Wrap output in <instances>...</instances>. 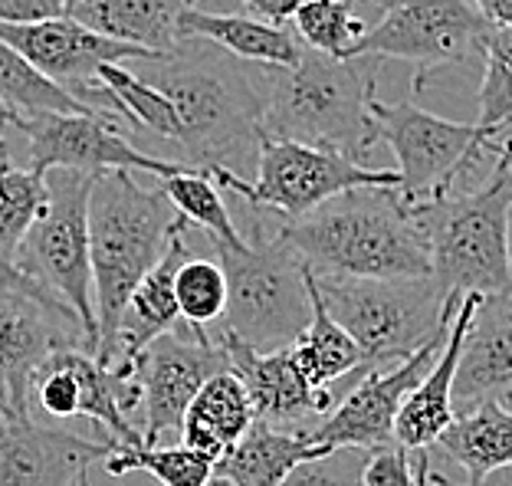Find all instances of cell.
I'll list each match as a JSON object with an SVG mask.
<instances>
[{
    "label": "cell",
    "mask_w": 512,
    "mask_h": 486,
    "mask_svg": "<svg viewBox=\"0 0 512 486\" xmlns=\"http://www.w3.org/2000/svg\"><path fill=\"white\" fill-rule=\"evenodd\" d=\"M414 470H417V486H430V450H417L414 454Z\"/></svg>",
    "instance_id": "7bdbcfd3"
},
{
    "label": "cell",
    "mask_w": 512,
    "mask_h": 486,
    "mask_svg": "<svg viewBox=\"0 0 512 486\" xmlns=\"http://www.w3.org/2000/svg\"><path fill=\"white\" fill-rule=\"evenodd\" d=\"M220 372H230L227 352L211 329L181 326L155 342L135 358V381L142 388V441L158 447L161 437L181 431L184 414L201 388Z\"/></svg>",
    "instance_id": "4fadbf2b"
},
{
    "label": "cell",
    "mask_w": 512,
    "mask_h": 486,
    "mask_svg": "<svg viewBox=\"0 0 512 486\" xmlns=\"http://www.w3.org/2000/svg\"><path fill=\"white\" fill-rule=\"evenodd\" d=\"M17 122H20V115L10 109V106H4V102H0V168L10 165V145H7V138H4V125L17 129Z\"/></svg>",
    "instance_id": "b9f144b4"
},
{
    "label": "cell",
    "mask_w": 512,
    "mask_h": 486,
    "mask_svg": "<svg viewBox=\"0 0 512 486\" xmlns=\"http://www.w3.org/2000/svg\"><path fill=\"white\" fill-rule=\"evenodd\" d=\"M309 299H312V316L309 326L302 329L299 339L289 345L293 362L302 372V378L309 381V388L316 391H335L348 375H368L365 372V358L358 352V345L352 342L339 322L332 319V312L325 309L316 276L309 280Z\"/></svg>",
    "instance_id": "4316f807"
},
{
    "label": "cell",
    "mask_w": 512,
    "mask_h": 486,
    "mask_svg": "<svg viewBox=\"0 0 512 486\" xmlns=\"http://www.w3.org/2000/svg\"><path fill=\"white\" fill-rule=\"evenodd\" d=\"M253 79L263 99V138L322 148L368 168L381 142L371 119L378 60H332L302 50L296 66H260Z\"/></svg>",
    "instance_id": "7a4b0ae2"
},
{
    "label": "cell",
    "mask_w": 512,
    "mask_h": 486,
    "mask_svg": "<svg viewBox=\"0 0 512 486\" xmlns=\"http://www.w3.org/2000/svg\"><path fill=\"white\" fill-rule=\"evenodd\" d=\"M0 102L14 109L20 119L33 115H96L63 86L46 79L37 66H30L10 43L0 40Z\"/></svg>",
    "instance_id": "83f0119b"
},
{
    "label": "cell",
    "mask_w": 512,
    "mask_h": 486,
    "mask_svg": "<svg viewBox=\"0 0 512 486\" xmlns=\"http://www.w3.org/2000/svg\"><path fill=\"white\" fill-rule=\"evenodd\" d=\"M486 401H499L506 408L512 401V293L480 299L453 378L457 414Z\"/></svg>",
    "instance_id": "d6986e66"
},
{
    "label": "cell",
    "mask_w": 512,
    "mask_h": 486,
    "mask_svg": "<svg viewBox=\"0 0 512 486\" xmlns=\"http://www.w3.org/2000/svg\"><path fill=\"white\" fill-rule=\"evenodd\" d=\"M509 280H512V211H509Z\"/></svg>",
    "instance_id": "ee69618b"
},
{
    "label": "cell",
    "mask_w": 512,
    "mask_h": 486,
    "mask_svg": "<svg viewBox=\"0 0 512 486\" xmlns=\"http://www.w3.org/2000/svg\"><path fill=\"white\" fill-rule=\"evenodd\" d=\"M214 184L220 191L240 194L256 214L270 211L283 217V224L299 221L316 207L335 201L345 191L358 188H401V175L388 168L355 165L335 152L309 148L283 138H263L256 181H243L230 171H217Z\"/></svg>",
    "instance_id": "30bf717a"
},
{
    "label": "cell",
    "mask_w": 512,
    "mask_h": 486,
    "mask_svg": "<svg viewBox=\"0 0 512 486\" xmlns=\"http://www.w3.org/2000/svg\"><path fill=\"white\" fill-rule=\"evenodd\" d=\"M256 424L253 401L234 372H220L191 401L181 424V444L217 467Z\"/></svg>",
    "instance_id": "603a6c76"
},
{
    "label": "cell",
    "mask_w": 512,
    "mask_h": 486,
    "mask_svg": "<svg viewBox=\"0 0 512 486\" xmlns=\"http://www.w3.org/2000/svg\"><path fill=\"white\" fill-rule=\"evenodd\" d=\"M348 10L365 23V27L371 30L375 23H381L384 17L391 14L394 7H398V0H345Z\"/></svg>",
    "instance_id": "f35d334b"
},
{
    "label": "cell",
    "mask_w": 512,
    "mask_h": 486,
    "mask_svg": "<svg viewBox=\"0 0 512 486\" xmlns=\"http://www.w3.org/2000/svg\"><path fill=\"white\" fill-rule=\"evenodd\" d=\"M430 483H434V486H460V483H450L447 477H440L437 470H430ZM476 486H512V467H509V470H496V473H490V477L480 480Z\"/></svg>",
    "instance_id": "60d3db41"
},
{
    "label": "cell",
    "mask_w": 512,
    "mask_h": 486,
    "mask_svg": "<svg viewBox=\"0 0 512 486\" xmlns=\"http://www.w3.org/2000/svg\"><path fill=\"white\" fill-rule=\"evenodd\" d=\"M434 447L463 467L467 486H476L490 473L512 467V411L499 401H486L467 414H457V421Z\"/></svg>",
    "instance_id": "484cf974"
},
{
    "label": "cell",
    "mask_w": 512,
    "mask_h": 486,
    "mask_svg": "<svg viewBox=\"0 0 512 486\" xmlns=\"http://www.w3.org/2000/svg\"><path fill=\"white\" fill-rule=\"evenodd\" d=\"M302 4H309V0H243L253 20H263L270 27H283L286 20H296Z\"/></svg>",
    "instance_id": "74e56055"
},
{
    "label": "cell",
    "mask_w": 512,
    "mask_h": 486,
    "mask_svg": "<svg viewBox=\"0 0 512 486\" xmlns=\"http://www.w3.org/2000/svg\"><path fill=\"white\" fill-rule=\"evenodd\" d=\"M46 181L30 168H0V253L14 260L20 243L46 211ZM17 263V260H14Z\"/></svg>",
    "instance_id": "4dcf8cb0"
},
{
    "label": "cell",
    "mask_w": 512,
    "mask_h": 486,
    "mask_svg": "<svg viewBox=\"0 0 512 486\" xmlns=\"http://www.w3.org/2000/svg\"><path fill=\"white\" fill-rule=\"evenodd\" d=\"M447 335H437L424 349H417L407 362L394 368H381V372H368L355 381V388L342 395L339 408H335L322 424H316L309 434L312 444L342 450H375L394 441V424L404 408L407 395L421 385V378L437 362L440 349H444Z\"/></svg>",
    "instance_id": "5bb4252c"
},
{
    "label": "cell",
    "mask_w": 512,
    "mask_h": 486,
    "mask_svg": "<svg viewBox=\"0 0 512 486\" xmlns=\"http://www.w3.org/2000/svg\"><path fill=\"white\" fill-rule=\"evenodd\" d=\"M142 79L168 96L178 119L184 165L204 175L230 171L243 181L256 171L263 142V99L256 79L214 43L184 37L171 53L142 60Z\"/></svg>",
    "instance_id": "6da1fadb"
},
{
    "label": "cell",
    "mask_w": 512,
    "mask_h": 486,
    "mask_svg": "<svg viewBox=\"0 0 512 486\" xmlns=\"http://www.w3.org/2000/svg\"><path fill=\"white\" fill-rule=\"evenodd\" d=\"M46 181V211L33 224L17 250V266L33 276L53 299H60L79 316L86 329L89 355L99 352V319L92 296V257H89V198L92 175L53 168Z\"/></svg>",
    "instance_id": "ba28073f"
},
{
    "label": "cell",
    "mask_w": 512,
    "mask_h": 486,
    "mask_svg": "<svg viewBox=\"0 0 512 486\" xmlns=\"http://www.w3.org/2000/svg\"><path fill=\"white\" fill-rule=\"evenodd\" d=\"M296 30L306 50L345 60L355 50V43L365 37L368 27L348 10L345 0H309L299 7Z\"/></svg>",
    "instance_id": "1f68e13d"
},
{
    "label": "cell",
    "mask_w": 512,
    "mask_h": 486,
    "mask_svg": "<svg viewBox=\"0 0 512 486\" xmlns=\"http://www.w3.org/2000/svg\"><path fill=\"white\" fill-rule=\"evenodd\" d=\"M63 349L89 352L86 329L73 309L0 293V408L30 411L33 372Z\"/></svg>",
    "instance_id": "9a60e30c"
},
{
    "label": "cell",
    "mask_w": 512,
    "mask_h": 486,
    "mask_svg": "<svg viewBox=\"0 0 512 486\" xmlns=\"http://www.w3.org/2000/svg\"><path fill=\"white\" fill-rule=\"evenodd\" d=\"M512 138L496 145L493 171L480 188L411 211L421 224L440 289L460 296H503L509 280Z\"/></svg>",
    "instance_id": "5b68a950"
},
{
    "label": "cell",
    "mask_w": 512,
    "mask_h": 486,
    "mask_svg": "<svg viewBox=\"0 0 512 486\" xmlns=\"http://www.w3.org/2000/svg\"><path fill=\"white\" fill-rule=\"evenodd\" d=\"M112 444L40 424L33 411L0 408V486H79Z\"/></svg>",
    "instance_id": "2e32d148"
},
{
    "label": "cell",
    "mask_w": 512,
    "mask_h": 486,
    "mask_svg": "<svg viewBox=\"0 0 512 486\" xmlns=\"http://www.w3.org/2000/svg\"><path fill=\"white\" fill-rule=\"evenodd\" d=\"M214 339L224 345L230 372L243 381L260 424H270L286 434H306L339 408V391L309 388V381L302 378L289 349L256 352L220 329Z\"/></svg>",
    "instance_id": "e0dca14e"
},
{
    "label": "cell",
    "mask_w": 512,
    "mask_h": 486,
    "mask_svg": "<svg viewBox=\"0 0 512 486\" xmlns=\"http://www.w3.org/2000/svg\"><path fill=\"white\" fill-rule=\"evenodd\" d=\"M109 477L142 470L151 473L161 486H211L214 483V464L201 457L197 450L174 444V447H115L102 460Z\"/></svg>",
    "instance_id": "f1b7e54d"
},
{
    "label": "cell",
    "mask_w": 512,
    "mask_h": 486,
    "mask_svg": "<svg viewBox=\"0 0 512 486\" xmlns=\"http://www.w3.org/2000/svg\"><path fill=\"white\" fill-rule=\"evenodd\" d=\"M0 40L14 46L30 66H37L46 79H53L56 86H63L76 99L96 83L99 69L151 60V53L102 37L76 17L0 27Z\"/></svg>",
    "instance_id": "ac0fdd59"
},
{
    "label": "cell",
    "mask_w": 512,
    "mask_h": 486,
    "mask_svg": "<svg viewBox=\"0 0 512 486\" xmlns=\"http://www.w3.org/2000/svg\"><path fill=\"white\" fill-rule=\"evenodd\" d=\"M368 450L358 447H342L332 454L306 460L299 464L283 486H362V470H365Z\"/></svg>",
    "instance_id": "e575fe53"
},
{
    "label": "cell",
    "mask_w": 512,
    "mask_h": 486,
    "mask_svg": "<svg viewBox=\"0 0 512 486\" xmlns=\"http://www.w3.org/2000/svg\"><path fill=\"white\" fill-rule=\"evenodd\" d=\"M17 132L27 135V168L46 171L66 168L79 175H109V171H145V175L178 178V175H204L181 158H158L142 152L132 138L102 115H33L20 119Z\"/></svg>",
    "instance_id": "7c38bea8"
},
{
    "label": "cell",
    "mask_w": 512,
    "mask_h": 486,
    "mask_svg": "<svg viewBox=\"0 0 512 486\" xmlns=\"http://www.w3.org/2000/svg\"><path fill=\"white\" fill-rule=\"evenodd\" d=\"M174 296H178V312H181L184 326H194V329L217 326L227 309L224 266L204 257L184 260V266L178 270V283H174Z\"/></svg>",
    "instance_id": "d6a6232c"
},
{
    "label": "cell",
    "mask_w": 512,
    "mask_h": 486,
    "mask_svg": "<svg viewBox=\"0 0 512 486\" xmlns=\"http://www.w3.org/2000/svg\"><path fill=\"white\" fill-rule=\"evenodd\" d=\"M486 23L496 30H512V0H473Z\"/></svg>",
    "instance_id": "ab89813d"
},
{
    "label": "cell",
    "mask_w": 512,
    "mask_h": 486,
    "mask_svg": "<svg viewBox=\"0 0 512 486\" xmlns=\"http://www.w3.org/2000/svg\"><path fill=\"white\" fill-rule=\"evenodd\" d=\"M79 486H89V477H86V480H83V483H79Z\"/></svg>",
    "instance_id": "7dc6e473"
},
{
    "label": "cell",
    "mask_w": 512,
    "mask_h": 486,
    "mask_svg": "<svg viewBox=\"0 0 512 486\" xmlns=\"http://www.w3.org/2000/svg\"><path fill=\"white\" fill-rule=\"evenodd\" d=\"M184 0H76L69 17L109 40L138 46L151 56L171 53L181 37Z\"/></svg>",
    "instance_id": "7402d4cb"
},
{
    "label": "cell",
    "mask_w": 512,
    "mask_h": 486,
    "mask_svg": "<svg viewBox=\"0 0 512 486\" xmlns=\"http://www.w3.org/2000/svg\"><path fill=\"white\" fill-rule=\"evenodd\" d=\"M512 122V30H490L483 46V83L476 125L499 135Z\"/></svg>",
    "instance_id": "836d02e7"
},
{
    "label": "cell",
    "mask_w": 512,
    "mask_h": 486,
    "mask_svg": "<svg viewBox=\"0 0 512 486\" xmlns=\"http://www.w3.org/2000/svg\"><path fill=\"white\" fill-rule=\"evenodd\" d=\"M211 486H227V483H220V480H214V483H211Z\"/></svg>",
    "instance_id": "f6af8a7d"
},
{
    "label": "cell",
    "mask_w": 512,
    "mask_h": 486,
    "mask_svg": "<svg viewBox=\"0 0 512 486\" xmlns=\"http://www.w3.org/2000/svg\"><path fill=\"white\" fill-rule=\"evenodd\" d=\"M158 191L171 201V207L178 211L181 221L201 227L207 240L230 243V247H240L243 243L240 230L234 227V217H230L227 204H224V191L217 188L211 175L161 178Z\"/></svg>",
    "instance_id": "f546056e"
},
{
    "label": "cell",
    "mask_w": 512,
    "mask_h": 486,
    "mask_svg": "<svg viewBox=\"0 0 512 486\" xmlns=\"http://www.w3.org/2000/svg\"><path fill=\"white\" fill-rule=\"evenodd\" d=\"M211 247L227 276V309L217 329L256 352L289 349L312 316V270L306 260L283 234H266L260 217L250 224V240L240 247L220 240H211Z\"/></svg>",
    "instance_id": "8992f818"
},
{
    "label": "cell",
    "mask_w": 512,
    "mask_h": 486,
    "mask_svg": "<svg viewBox=\"0 0 512 486\" xmlns=\"http://www.w3.org/2000/svg\"><path fill=\"white\" fill-rule=\"evenodd\" d=\"M332 454L309 441V434H286L256 421L250 434L214 467V480L227 486H283V480L306 460Z\"/></svg>",
    "instance_id": "cb8c5ba5"
},
{
    "label": "cell",
    "mask_w": 512,
    "mask_h": 486,
    "mask_svg": "<svg viewBox=\"0 0 512 486\" xmlns=\"http://www.w3.org/2000/svg\"><path fill=\"white\" fill-rule=\"evenodd\" d=\"M312 276L325 309L362 352L365 372L401 365L437 335H447L463 303L460 293L447 296L434 276L430 280Z\"/></svg>",
    "instance_id": "52a82bcc"
},
{
    "label": "cell",
    "mask_w": 512,
    "mask_h": 486,
    "mask_svg": "<svg viewBox=\"0 0 512 486\" xmlns=\"http://www.w3.org/2000/svg\"><path fill=\"white\" fill-rule=\"evenodd\" d=\"M188 227H191L188 221L178 227V234H174L161 263L135 286V293L122 312L119 332H115L112 345L102 355H96L102 365H132L135 358L145 352V345H151L158 335L181 326L174 283H178V270L184 266V260H191Z\"/></svg>",
    "instance_id": "44dd1931"
},
{
    "label": "cell",
    "mask_w": 512,
    "mask_h": 486,
    "mask_svg": "<svg viewBox=\"0 0 512 486\" xmlns=\"http://www.w3.org/2000/svg\"><path fill=\"white\" fill-rule=\"evenodd\" d=\"M490 23L473 0H398L345 60H404L414 66V89L450 66L483 56Z\"/></svg>",
    "instance_id": "8fae6325"
},
{
    "label": "cell",
    "mask_w": 512,
    "mask_h": 486,
    "mask_svg": "<svg viewBox=\"0 0 512 486\" xmlns=\"http://www.w3.org/2000/svg\"><path fill=\"white\" fill-rule=\"evenodd\" d=\"M76 0H0V27H23V23H43L69 17Z\"/></svg>",
    "instance_id": "8d00e7d4"
},
{
    "label": "cell",
    "mask_w": 512,
    "mask_h": 486,
    "mask_svg": "<svg viewBox=\"0 0 512 486\" xmlns=\"http://www.w3.org/2000/svg\"><path fill=\"white\" fill-rule=\"evenodd\" d=\"M181 37L214 43L217 50L230 53L234 60H247L256 66H296L302 60V46L289 37L286 27H270L263 20L237 17V14H207L188 7L181 17Z\"/></svg>",
    "instance_id": "d4e9b609"
},
{
    "label": "cell",
    "mask_w": 512,
    "mask_h": 486,
    "mask_svg": "<svg viewBox=\"0 0 512 486\" xmlns=\"http://www.w3.org/2000/svg\"><path fill=\"white\" fill-rule=\"evenodd\" d=\"M480 299L483 296H463L437 362L430 365V372L421 378V385L407 395L404 408L398 414L394 441L411 450V454H417V450H430L450 431V424L457 421V408H453V378H457L460 352H463V342H467V332H470L476 309H480Z\"/></svg>",
    "instance_id": "ffe728a7"
},
{
    "label": "cell",
    "mask_w": 512,
    "mask_h": 486,
    "mask_svg": "<svg viewBox=\"0 0 512 486\" xmlns=\"http://www.w3.org/2000/svg\"><path fill=\"white\" fill-rule=\"evenodd\" d=\"M312 273L348 280H430V247L398 188H358L279 227Z\"/></svg>",
    "instance_id": "3957f363"
},
{
    "label": "cell",
    "mask_w": 512,
    "mask_h": 486,
    "mask_svg": "<svg viewBox=\"0 0 512 486\" xmlns=\"http://www.w3.org/2000/svg\"><path fill=\"white\" fill-rule=\"evenodd\" d=\"M184 221L158 188H142L132 171H109L92 184L89 257L99 319V352L112 345L135 286L161 263Z\"/></svg>",
    "instance_id": "277c9868"
},
{
    "label": "cell",
    "mask_w": 512,
    "mask_h": 486,
    "mask_svg": "<svg viewBox=\"0 0 512 486\" xmlns=\"http://www.w3.org/2000/svg\"><path fill=\"white\" fill-rule=\"evenodd\" d=\"M371 119L378 125L381 142H388L398 158V198L407 211H421L457 194L463 171L499 145L496 135L480 125L440 119L414 102H384L375 96Z\"/></svg>",
    "instance_id": "9c48e42d"
},
{
    "label": "cell",
    "mask_w": 512,
    "mask_h": 486,
    "mask_svg": "<svg viewBox=\"0 0 512 486\" xmlns=\"http://www.w3.org/2000/svg\"><path fill=\"white\" fill-rule=\"evenodd\" d=\"M362 486H417V470L411 460V450L398 441L368 450Z\"/></svg>",
    "instance_id": "d590c367"
},
{
    "label": "cell",
    "mask_w": 512,
    "mask_h": 486,
    "mask_svg": "<svg viewBox=\"0 0 512 486\" xmlns=\"http://www.w3.org/2000/svg\"><path fill=\"white\" fill-rule=\"evenodd\" d=\"M184 4H188V7H194V0H184Z\"/></svg>",
    "instance_id": "bcb514c9"
}]
</instances>
